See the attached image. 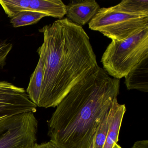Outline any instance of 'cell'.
Listing matches in <instances>:
<instances>
[{
    "label": "cell",
    "instance_id": "1",
    "mask_svg": "<svg viewBox=\"0 0 148 148\" xmlns=\"http://www.w3.org/2000/svg\"><path fill=\"white\" fill-rule=\"evenodd\" d=\"M120 79L99 66L77 82L48 121V135L60 148H89L119 94Z\"/></svg>",
    "mask_w": 148,
    "mask_h": 148
},
{
    "label": "cell",
    "instance_id": "2",
    "mask_svg": "<svg viewBox=\"0 0 148 148\" xmlns=\"http://www.w3.org/2000/svg\"><path fill=\"white\" fill-rule=\"evenodd\" d=\"M45 60L37 107H55L73 86L98 66L90 38L82 27L58 19L39 30Z\"/></svg>",
    "mask_w": 148,
    "mask_h": 148
},
{
    "label": "cell",
    "instance_id": "3",
    "mask_svg": "<svg viewBox=\"0 0 148 148\" xmlns=\"http://www.w3.org/2000/svg\"><path fill=\"white\" fill-rule=\"evenodd\" d=\"M148 56V27L120 41L112 40L103 54L101 62L110 76L120 79Z\"/></svg>",
    "mask_w": 148,
    "mask_h": 148
},
{
    "label": "cell",
    "instance_id": "4",
    "mask_svg": "<svg viewBox=\"0 0 148 148\" xmlns=\"http://www.w3.org/2000/svg\"><path fill=\"white\" fill-rule=\"evenodd\" d=\"M88 24L91 30L99 32L112 40L120 41L148 27V15L126 13L114 6L103 8Z\"/></svg>",
    "mask_w": 148,
    "mask_h": 148
},
{
    "label": "cell",
    "instance_id": "5",
    "mask_svg": "<svg viewBox=\"0 0 148 148\" xmlns=\"http://www.w3.org/2000/svg\"><path fill=\"white\" fill-rule=\"evenodd\" d=\"M38 123L26 112L0 120V148H31L36 143Z\"/></svg>",
    "mask_w": 148,
    "mask_h": 148
},
{
    "label": "cell",
    "instance_id": "6",
    "mask_svg": "<svg viewBox=\"0 0 148 148\" xmlns=\"http://www.w3.org/2000/svg\"><path fill=\"white\" fill-rule=\"evenodd\" d=\"M37 108L24 88L0 81V120L26 112L34 113Z\"/></svg>",
    "mask_w": 148,
    "mask_h": 148
},
{
    "label": "cell",
    "instance_id": "7",
    "mask_svg": "<svg viewBox=\"0 0 148 148\" xmlns=\"http://www.w3.org/2000/svg\"><path fill=\"white\" fill-rule=\"evenodd\" d=\"M0 5L10 18L26 11L59 19H62L66 14V5L61 0H0Z\"/></svg>",
    "mask_w": 148,
    "mask_h": 148
},
{
    "label": "cell",
    "instance_id": "8",
    "mask_svg": "<svg viewBox=\"0 0 148 148\" xmlns=\"http://www.w3.org/2000/svg\"><path fill=\"white\" fill-rule=\"evenodd\" d=\"M95 0H75L66 5L67 18L79 26L89 23L100 9Z\"/></svg>",
    "mask_w": 148,
    "mask_h": 148
},
{
    "label": "cell",
    "instance_id": "9",
    "mask_svg": "<svg viewBox=\"0 0 148 148\" xmlns=\"http://www.w3.org/2000/svg\"><path fill=\"white\" fill-rule=\"evenodd\" d=\"M125 84L128 90L148 92V56L135 65L125 75Z\"/></svg>",
    "mask_w": 148,
    "mask_h": 148
},
{
    "label": "cell",
    "instance_id": "10",
    "mask_svg": "<svg viewBox=\"0 0 148 148\" xmlns=\"http://www.w3.org/2000/svg\"><path fill=\"white\" fill-rule=\"evenodd\" d=\"M37 52L39 56L38 62L31 75L29 84L26 90L29 98L36 105L40 96L45 72V55L43 45L38 48Z\"/></svg>",
    "mask_w": 148,
    "mask_h": 148
},
{
    "label": "cell",
    "instance_id": "11",
    "mask_svg": "<svg viewBox=\"0 0 148 148\" xmlns=\"http://www.w3.org/2000/svg\"><path fill=\"white\" fill-rule=\"evenodd\" d=\"M113 108V118L103 148H113L118 141L119 131L126 108L124 104L119 103L118 101L115 102Z\"/></svg>",
    "mask_w": 148,
    "mask_h": 148
},
{
    "label": "cell",
    "instance_id": "12",
    "mask_svg": "<svg viewBox=\"0 0 148 148\" xmlns=\"http://www.w3.org/2000/svg\"><path fill=\"white\" fill-rule=\"evenodd\" d=\"M114 7L126 13L148 15V0H123Z\"/></svg>",
    "mask_w": 148,
    "mask_h": 148
},
{
    "label": "cell",
    "instance_id": "13",
    "mask_svg": "<svg viewBox=\"0 0 148 148\" xmlns=\"http://www.w3.org/2000/svg\"><path fill=\"white\" fill-rule=\"evenodd\" d=\"M47 17L40 13L32 11H23L17 14L10 20V23L14 28L31 25L39 22L40 21Z\"/></svg>",
    "mask_w": 148,
    "mask_h": 148
},
{
    "label": "cell",
    "instance_id": "14",
    "mask_svg": "<svg viewBox=\"0 0 148 148\" xmlns=\"http://www.w3.org/2000/svg\"><path fill=\"white\" fill-rule=\"evenodd\" d=\"M114 104L106 116L95 133L92 142L93 148H103V147L113 118Z\"/></svg>",
    "mask_w": 148,
    "mask_h": 148
},
{
    "label": "cell",
    "instance_id": "15",
    "mask_svg": "<svg viewBox=\"0 0 148 148\" xmlns=\"http://www.w3.org/2000/svg\"><path fill=\"white\" fill-rule=\"evenodd\" d=\"M31 148H60L52 141L50 140L46 143L39 144L35 143Z\"/></svg>",
    "mask_w": 148,
    "mask_h": 148
},
{
    "label": "cell",
    "instance_id": "16",
    "mask_svg": "<svg viewBox=\"0 0 148 148\" xmlns=\"http://www.w3.org/2000/svg\"><path fill=\"white\" fill-rule=\"evenodd\" d=\"M132 148H148V141L146 140L137 141Z\"/></svg>",
    "mask_w": 148,
    "mask_h": 148
},
{
    "label": "cell",
    "instance_id": "17",
    "mask_svg": "<svg viewBox=\"0 0 148 148\" xmlns=\"http://www.w3.org/2000/svg\"><path fill=\"white\" fill-rule=\"evenodd\" d=\"M113 148H122V147H121V146H120V145H118L117 144H116L115 145V146H114V147H113Z\"/></svg>",
    "mask_w": 148,
    "mask_h": 148
}]
</instances>
